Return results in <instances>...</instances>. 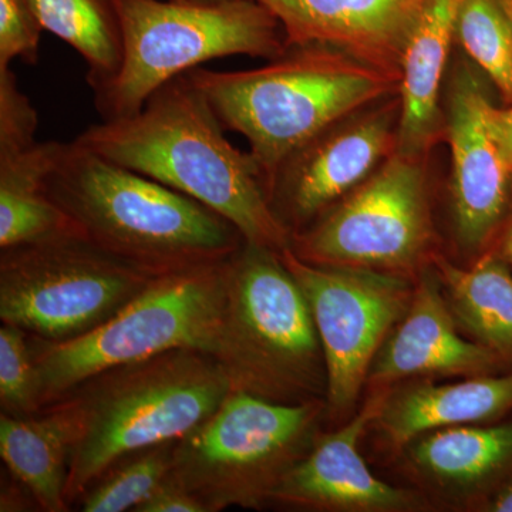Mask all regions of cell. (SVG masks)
Masks as SVG:
<instances>
[{
  "mask_svg": "<svg viewBox=\"0 0 512 512\" xmlns=\"http://www.w3.org/2000/svg\"><path fill=\"white\" fill-rule=\"evenodd\" d=\"M175 441L136 454L97 481L83 495V512L134 511L170 476Z\"/></svg>",
  "mask_w": 512,
  "mask_h": 512,
  "instance_id": "d4e9b609",
  "label": "cell"
},
{
  "mask_svg": "<svg viewBox=\"0 0 512 512\" xmlns=\"http://www.w3.org/2000/svg\"><path fill=\"white\" fill-rule=\"evenodd\" d=\"M427 158L392 156L292 235L291 248L309 264L404 275L419 268L433 244Z\"/></svg>",
  "mask_w": 512,
  "mask_h": 512,
  "instance_id": "30bf717a",
  "label": "cell"
},
{
  "mask_svg": "<svg viewBox=\"0 0 512 512\" xmlns=\"http://www.w3.org/2000/svg\"><path fill=\"white\" fill-rule=\"evenodd\" d=\"M495 111L480 76L468 64H458L448 89L446 141L457 235L468 249L493 237L512 201V167Z\"/></svg>",
  "mask_w": 512,
  "mask_h": 512,
  "instance_id": "4fadbf2b",
  "label": "cell"
},
{
  "mask_svg": "<svg viewBox=\"0 0 512 512\" xmlns=\"http://www.w3.org/2000/svg\"><path fill=\"white\" fill-rule=\"evenodd\" d=\"M225 130L247 138L266 191L282 164L326 128L399 94L400 80L332 47L289 46L266 66L187 73Z\"/></svg>",
  "mask_w": 512,
  "mask_h": 512,
  "instance_id": "277c9868",
  "label": "cell"
},
{
  "mask_svg": "<svg viewBox=\"0 0 512 512\" xmlns=\"http://www.w3.org/2000/svg\"><path fill=\"white\" fill-rule=\"evenodd\" d=\"M134 512H205L192 495L175 484L170 476L157 488L156 493L137 507Z\"/></svg>",
  "mask_w": 512,
  "mask_h": 512,
  "instance_id": "f1b7e54d",
  "label": "cell"
},
{
  "mask_svg": "<svg viewBox=\"0 0 512 512\" xmlns=\"http://www.w3.org/2000/svg\"><path fill=\"white\" fill-rule=\"evenodd\" d=\"M325 399L278 403L231 390L217 410L175 441L170 478L205 512L261 508L311 450Z\"/></svg>",
  "mask_w": 512,
  "mask_h": 512,
  "instance_id": "ba28073f",
  "label": "cell"
},
{
  "mask_svg": "<svg viewBox=\"0 0 512 512\" xmlns=\"http://www.w3.org/2000/svg\"><path fill=\"white\" fill-rule=\"evenodd\" d=\"M123 37L116 76L94 87L101 120L136 116L175 77L227 56L274 60L288 50L274 13L256 0H114Z\"/></svg>",
  "mask_w": 512,
  "mask_h": 512,
  "instance_id": "8992f818",
  "label": "cell"
},
{
  "mask_svg": "<svg viewBox=\"0 0 512 512\" xmlns=\"http://www.w3.org/2000/svg\"><path fill=\"white\" fill-rule=\"evenodd\" d=\"M231 392L214 357L174 349L113 367L55 403L72 419L74 439L64 498L79 503L128 457L178 441L207 420Z\"/></svg>",
  "mask_w": 512,
  "mask_h": 512,
  "instance_id": "3957f363",
  "label": "cell"
},
{
  "mask_svg": "<svg viewBox=\"0 0 512 512\" xmlns=\"http://www.w3.org/2000/svg\"><path fill=\"white\" fill-rule=\"evenodd\" d=\"M37 113L10 67H0V156L36 143Z\"/></svg>",
  "mask_w": 512,
  "mask_h": 512,
  "instance_id": "83f0119b",
  "label": "cell"
},
{
  "mask_svg": "<svg viewBox=\"0 0 512 512\" xmlns=\"http://www.w3.org/2000/svg\"><path fill=\"white\" fill-rule=\"evenodd\" d=\"M491 511L512 512V483L507 485L490 508Z\"/></svg>",
  "mask_w": 512,
  "mask_h": 512,
  "instance_id": "4dcf8cb0",
  "label": "cell"
},
{
  "mask_svg": "<svg viewBox=\"0 0 512 512\" xmlns=\"http://www.w3.org/2000/svg\"><path fill=\"white\" fill-rule=\"evenodd\" d=\"M227 261L157 276L107 322L77 338L29 336L42 409L113 367L174 349L210 355L224 312Z\"/></svg>",
  "mask_w": 512,
  "mask_h": 512,
  "instance_id": "52a82bcc",
  "label": "cell"
},
{
  "mask_svg": "<svg viewBox=\"0 0 512 512\" xmlns=\"http://www.w3.org/2000/svg\"><path fill=\"white\" fill-rule=\"evenodd\" d=\"M456 39L478 69L512 104V18L503 0H463Z\"/></svg>",
  "mask_w": 512,
  "mask_h": 512,
  "instance_id": "cb8c5ba5",
  "label": "cell"
},
{
  "mask_svg": "<svg viewBox=\"0 0 512 512\" xmlns=\"http://www.w3.org/2000/svg\"><path fill=\"white\" fill-rule=\"evenodd\" d=\"M224 130L185 73L153 93L136 116L101 120L73 143L194 198L235 225L245 241L284 251L292 234L272 208L261 170Z\"/></svg>",
  "mask_w": 512,
  "mask_h": 512,
  "instance_id": "6da1fadb",
  "label": "cell"
},
{
  "mask_svg": "<svg viewBox=\"0 0 512 512\" xmlns=\"http://www.w3.org/2000/svg\"><path fill=\"white\" fill-rule=\"evenodd\" d=\"M413 466L424 477L454 490L487 483L512 461V423L454 426L430 431L410 443Z\"/></svg>",
  "mask_w": 512,
  "mask_h": 512,
  "instance_id": "7402d4cb",
  "label": "cell"
},
{
  "mask_svg": "<svg viewBox=\"0 0 512 512\" xmlns=\"http://www.w3.org/2000/svg\"><path fill=\"white\" fill-rule=\"evenodd\" d=\"M301 286L325 356L326 406L332 416L355 407L387 335L406 315L413 293L406 276L372 269L309 264L281 251Z\"/></svg>",
  "mask_w": 512,
  "mask_h": 512,
  "instance_id": "8fae6325",
  "label": "cell"
},
{
  "mask_svg": "<svg viewBox=\"0 0 512 512\" xmlns=\"http://www.w3.org/2000/svg\"><path fill=\"white\" fill-rule=\"evenodd\" d=\"M512 410V375L476 376L450 384H414L389 394L375 426L392 447L430 431L480 423Z\"/></svg>",
  "mask_w": 512,
  "mask_h": 512,
  "instance_id": "ac0fdd59",
  "label": "cell"
},
{
  "mask_svg": "<svg viewBox=\"0 0 512 512\" xmlns=\"http://www.w3.org/2000/svg\"><path fill=\"white\" fill-rule=\"evenodd\" d=\"M210 356L231 390L278 403L326 399L322 343L281 252L244 241L229 256L224 312Z\"/></svg>",
  "mask_w": 512,
  "mask_h": 512,
  "instance_id": "5b68a950",
  "label": "cell"
},
{
  "mask_svg": "<svg viewBox=\"0 0 512 512\" xmlns=\"http://www.w3.org/2000/svg\"><path fill=\"white\" fill-rule=\"evenodd\" d=\"M0 404L8 416H32L42 410L29 335L9 323L0 328Z\"/></svg>",
  "mask_w": 512,
  "mask_h": 512,
  "instance_id": "484cf974",
  "label": "cell"
},
{
  "mask_svg": "<svg viewBox=\"0 0 512 512\" xmlns=\"http://www.w3.org/2000/svg\"><path fill=\"white\" fill-rule=\"evenodd\" d=\"M505 8H507L508 13H510V16L512 18V0H503Z\"/></svg>",
  "mask_w": 512,
  "mask_h": 512,
  "instance_id": "d6a6232c",
  "label": "cell"
},
{
  "mask_svg": "<svg viewBox=\"0 0 512 512\" xmlns=\"http://www.w3.org/2000/svg\"><path fill=\"white\" fill-rule=\"evenodd\" d=\"M463 0H427L410 33L402 59L399 146L409 156L429 157L446 141V113L440 89L456 39L458 9Z\"/></svg>",
  "mask_w": 512,
  "mask_h": 512,
  "instance_id": "e0dca14e",
  "label": "cell"
},
{
  "mask_svg": "<svg viewBox=\"0 0 512 512\" xmlns=\"http://www.w3.org/2000/svg\"><path fill=\"white\" fill-rule=\"evenodd\" d=\"M400 94L340 120L279 168L269 200L291 234L359 187L399 146Z\"/></svg>",
  "mask_w": 512,
  "mask_h": 512,
  "instance_id": "7c38bea8",
  "label": "cell"
},
{
  "mask_svg": "<svg viewBox=\"0 0 512 512\" xmlns=\"http://www.w3.org/2000/svg\"><path fill=\"white\" fill-rule=\"evenodd\" d=\"M454 318L477 343L512 362V275L501 259L487 256L464 269L433 256Z\"/></svg>",
  "mask_w": 512,
  "mask_h": 512,
  "instance_id": "44dd1931",
  "label": "cell"
},
{
  "mask_svg": "<svg viewBox=\"0 0 512 512\" xmlns=\"http://www.w3.org/2000/svg\"><path fill=\"white\" fill-rule=\"evenodd\" d=\"M495 119H497L498 130H500L501 138L507 156L510 158L512 167V104L507 109H498L495 111Z\"/></svg>",
  "mask_w": 512,
  "mask_h": 512,
  "instance_id": "f546056e",
  "label": "cell"
},
{
  "mask_svg": "<svg viewBox=\"0 0 512 512\" xmlns=\"http://www.w3.org/2000/svg\"><path fill=\"white\" fill-rule=\"evenodd\" d=\"M154 278L80 234L2 249L0 319L62 342L103 325Z\"/></svg>",
  "mask_w": 512,
  "mask_h": 512,
  "instance_id": "9c48e42d",
  "label": "cell"
},
{
  "mask_svg": "<svg viewBox=\"0 0 512 512\" xmlns=\"http://www.w3.org/2000/svg\"><path fill=\"white\" fill-rule=\"evenodd\" d=\"M45 188L82 237L153 276L225 261L245 241L201 202L73 141Z\"/></svg>",
  "mask_w": 512,
  "mask_h": 512,
  "instance_id": "7a4b0ae2",
  "label": "cell"
},
{
  "mask_svg": "<svg viewBox=\"0 0 512 512\" xmlns=\"http://www.w3.org/2000/svg\"><path fill=\"white\" fill-rule=\"evenodd\" d=\"M256 2L279 20L288 47H332L402 80L404 49L427 0Z\"/></svg>",
  "mask_w": 512,
  "mask_h": 512,
  "instance_id": "9a60e30c",
  "label": "cell"
},
{
  "mask_svg": "<svg viewBox=\"0 0 512 512\" xmlns=\"http://www.w3.org/2000/svg\"><path fill=\"white\" fill-rule=\"evenodd\" d=\"M43 29L80 53L89 67L87 82L100 86L116 76L123 37L114 0H32Z\"/></svg>",
  "mask_w": 512,
  "mask_h": 512,
  "instance_id": "603a6c76",
  "label": "cell"
},
{
  "mask_svg": "<svg viewBox=\"0 0 512 512\" xmlns=\"http://www.w3.org/2000/svg\"><path fill=\"white\" fill-rule=\"evenodd\" d=\"M43 30L32 0H0V67L36 64Z\"/></svg>",
  "mask_w": 512,
  "mask_h": 512,
  "instance_id": "4316f807",
  "label": "cell"
},
{
  "mask_svg": "<svg viewBox=\"0 0 512 512\" xmlns=\"http://www.w3.org/2000/svg\"><path fill=\"white\" fill-rule=\"evenodd\" d=\"M73 439L72 419L59 403L32 416H0V457L43 511L69 510L64 490Z\"/></svg>",
  "mask_w": 512,
  "mask_h": 512,
  "instance_id": "d6986e66",
  "label": "cell"
},
{
  "mask_svg": "<svg viewBox=\"0 0 512 512\" xmlns=\"http://www.w3.org/2000/svg\"><path fill=\"white\" fill-rule=\"evenodd\" d=\"M503 249L505 259L512 266V222L510 228H508L507 235H505Z\"/></svg>",
  "mask_w": 512,
  "mask_h": 512,
  "instance_id": "1f68e13d",
  "label": "cell"
},
{
  "mask_svg": "<svg viewBox=\"0 0 512 512\" xmlns=\"http://www.w3.org/2000/svg\"><path fill=\"white\" fill-rule=\"evenodd\" d=\"M389 393L370 397L345 427L319 434L311 450L291 468L271 503L312 511L402 512L424 503L413 491L375 477L359 453V441L382 412Z\"/></svg>",
  "mask_w": 512,
  "mask_h": 512,
  "instance_id": "5bb4252c",
  "label": "cell"
},
{
  "mask_svg": "<svg viewBox=\"0 0 512 512\" xmlns=\"http://www.w3.org/2000/svg\"><path fill=\"white\" fill-rule=\"evenodd\" d=\"M62 147L60 141H36L19 153L0 156V249L80 234L46 194L47 175L56 167Z\"/></svg>",
  "mask_w": 512,
  "mask_h": 512,
  "instance_id": "ffe728a7",
  "label": "cell"
},
{
  "mask_svg": "<svg viewBox=\"0 0 512 512\" xmlns=\"http://www.w3.org/2000/svg\"><path fill=\"white\" fill-rule=\"evenodd\" d=\"M441 288L439 276H421L406 315L377 353L370 383L386 386L421 375L487 376L497 367L500 357L458 333Z\"/></svg>",
  "mask_w": 512,
  "mask_h": 512,
  "instance_id": "2e32d148",
  "label": "cell"
}]
</instances>
